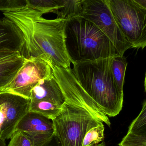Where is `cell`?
I'll return each instance as SVG.
<instances>
[{
  "label": "cell",
  "instance_id": "cell-16",
  "mask_svg": "<svg viewBox=\"0 0 146 146\" xmlns=\"http://www.w3.org/2000/svg\"><path fill=\"white\" fill-rule=\"evenodd\" d=\"M61 106L49 102L31 100L29 111L35 113L52 120L59 114Z\"/></svg>",
  "mask_w": 146,
  "mask_h": 146
},
{
  "label": "cell",
  "instance_id": "cell-21",
  "mask_svg": "<svg viewBox=\"0 0 146 146\" xmlns=\"http://www.w3.org/2000/svg\"><path fill=\"white\" fill-rule=\"evenodd\" d=\"M25 1L0 0V11H6L19 8L24 5Z\"/></svg>",
  "mask_w": 146,
  "mask_h": 146
},
{
  "label": "cell",
  "instance_id": "cell-19",
  "mask_svg": "<svg viewBox=\"0 0 146 146\" xmlns=\"http://www.w3.org/2000/svg\"><path fill=\"white\" fill-rule=\"evenodd\" d=\"M104 124L90 129L85 134L82 146H94L100 143L104 138Z\"/></svg>",
  "mask_w": 146,
  "mask_h": 146
},
{
  "label": "cell",
  "instance_id": "cell-5",
  "mask_svg": "<svg viewBox=\"0 0 146 146\" xmlns=\"http://www.w3.org/2000/svg\"><path fill=\"white\" fill-rule=\"evenodd\" d=\"M111 12L132 48L146 46V9L135 0H107Z\"/></svg>",
  "mask_w": 146,
  "mask_h": 146
},
{
  "label": "cell",
  "instance_id": "cell-8",
  "mask_svg": "<svg viewBox=\"0 0 146 146\" xmlns=\"http://www.w3.org/2000/svg\"><path fill=\"white\" fill-rule=\"evenodd\" d=\"M52 66L36 57L26 58L16 77L0 93H8L30 99L31 92L40 80L53 77Z\"/></svg>",
  "mask_w": 146,
  "mask_h": 146
},
{
  "label": "cell",
  "instance_id": "cell-24",
  "mask_svg": "<svg viewBox=\"0 0 146 146\" xmlns=\"http://www.w3.org/2000/svg\"><path fill=\"white\" fill-rule=\"evenodd\" d=\"M0 146H6L5 141L0 138Z\"/></svg>",
  "mask_w": 146,
  "mask_h": 146
},
{
  "label": "cell",
  "instance_id": "cell-11",
  "mask_svg": "<svg viewBox=\"0 0 146 146\" xmlns=\"http://www.w3.org/2000/svg\"><path fill=\"white\" fill-rule=\"evenodd\" d=\"M24 45L20 30L7 18H0V50L10 49L22 53Z\"/></svg>",
  "mask_w": 146,
  "mask_h": 146
},
{
  "label": "cell",
  "instance_id": "cell-15",
  "mask_svg": "<svg viewBox=\"0 0 146 146\" xmlns=\"http://www.w3.org/2000/svg\"><path fill=\"white\" fill-rule=\"evenodd\" d=\"M60 8L56 13L58 18L69 21L82 17L83 0H60Z\"/></svg>",
  "mask_w": 146,
  "mask_h": 146
},
{
  "label": "cell",
  "instance_id": "cell-18",
  "mask_svg": "<svg viewBox=\"0 0 146 146\" xmlns=\"http://www.w3.org/2000/svg\"><path fill=\"white\" fill-rule=\"evenodd\" d=\"M26 5L39 11L43 14L56 13L60 8V0H25Z\"/></svg>",
  "mask_w": 146,
  "mask_h": 146
},
{
  "label": "cell",
  "instance_id": "cell-20",
  "mask_svg": "<svg viewBox=\"0 0 146 146\" xmlns=\"http://www.w3.org/2000/svg\"><path fill=\"white\" fill-rule=\"evenodd\" d=\"M10 138L8 146H34L31 139L20 131H15Z\"/></svg>",
  "mask_w": 146,
  "mask_h": 146
},
{
  "label": "cell",
  "instance_id": "cell-23",
  "mask_svg": "<svg viewBox=\"0 0 146 146\" xmlns=\"http://www.w3.org/2000/svg\"><path fill=\"white\" fill-rule=\"evenodd\" d=\"M41 146H60V144L59 143L58 141H57L56 137L54 136L53 138L50 141L47 142L46 143H44L43 145ZM94 146H106V143L104 141L102 142L101 143H99L97 145Z\"/></svg>",
  "mask_w": 146,
  "mask_h": 146
},
{
  "label": "cell",
  "instance_id": "cell-17",
  "mask_svg": "<svg viewBox=\"0 0 146 146\" xmlns=\"http://www.w3.org/2000/svg\"><path fill=\"white\" fill-rule=\"evenodd\" d=\"M127 61L123 56L113 58L111 64V71L115 84L119 93H123L125 76L127 66Z\"/></svg>",
  "mask_w": 146,
  "mask_h": 146
},
{
  "label": "cell",
  "instance_id": "cell-7",
  "mask_svg": "<svg viewBox=\"0 0 146 146\" xmlns=\"http://www.w3.org/2000/svg\"><path fill=\"white\" fill-rule=\"evenodd\" d=\"M53 72L65 98V102L80 107L88 111L97 119L111 125L108 117L104 114L97 104L84 91L74 76L71 69H66L54 66Z\"/></svg>",
  "mask_w": 146,
  "mask_h": 146
},
{
  "label": "cell",
  "instance_id": "cell-4",
  "mask_svg": "<svg viewBox=\"0 0 146 146\" xmlns=\"http://www.w3.org/2000/svg\"><path fill=\"white\" fill-rule=\"evenodd\" d=\"M52 121L54 136L60 146H82L86 133L103 124L84 108L65 102L59 114Z\"/></svg>",
  "mask_w": 146,
  "mask_h": 146
},
{
  "label": "cell",
  "instance_id": "cell-3",
  "mask_svg": "<svg viewBox=\"0 0 146 146\" xmlns=\"http://www.w3.org/2000/svg\"><path fill=\"white\" fill-rule=\"evenodd\" d=\"M65 39L66 51L72 64L81 60L121 56L107 36L93 23L82 17L66 21Z\"/></svg>",
  "mask_w": 146,
  "mask_h": 146
},
{
  "label": "cell",
  "instance_id": "cell-1",
  "mask_svg": "<svg viewBox=\"0 0 146 146\" xmlns=\"http://www.w3.org/2000/svg\"><path fill=\"white\" fill-rule=\"evenodd\" d=\"M2 13L5 17L12 21L22 32L24 40V48L27 54L26 58H39L52 66L71 69V63L65 39L67 21L58 18H44L43 13L25 4Z\"/></svg>",
  "mask_w": 146,
  "mask_h": 146
},
{
  "label": "cell",
  "instance_id": "cell-9",
  "mask_svg": "<svg viewBox=\"0 0 146 146\" xmlns=\"http://www.w3.org/2000/svg\"><path fill=\"white\" fill-rule=\"evenodd\" d=\"M30 99L8 93H0V138H11L23 117L29 111Z\"/></svg>",
  "mask_w": 146,
  "mask_h": 146
},
{
  "label": "cell",
  "instance_id": "cell-2",
  "mask_svg": "<svg viewBox=\"0 0 146 146\" xmlns=\"http://www.w3.org/2000/svg\"><path fill=\"white\" fill-rule=\"evenodd\" d=\"M113 58L77 61L72 64L71 69L81 87L109 117L119 113L123 100V94L119 91L111 71Z\"/></svg>",
  "mask_w": 146,
  "mask_h": 146
},
{
  "label": "cell",
  "instance_id": "cell-14",
  "mask_svg": "<svg viewBox=\"0 0 146 146\" xmlns=\"http://www.w3.org/2000/svg\"><path fill=\"white\" fill-rule=\"evenodd\" d=\"M26 60L24 55L20 54L0 61V90L16 77Z\"/></svg>",
  "mask_w": 146,
  "mask_h": 146
},
{
  "label": "cell",
  "instance_id": "cell-10",
  "mask_svg": "<svg viewBox=\"0 0 146 146\" xmlns=\"http://www.w3.org/2000/svg\"><path fill=\"white\" fill-rule=\"evenodd\" d=\"M15 131L23 132L31 139L34 146H42L54 136L52 120L31 111L20 120Z\"/></svg>",
  "mask_w": 146,
  "mask_h": 146
},
{
  "label": "cell",
  "instance_id": "cell-22",
  "mask_svg": "<svg viewBox=\"0 0 146 146\" xmlns=\"http://www.w3.org/2000/svg\"><path fill=\"white\" fill-rule=\"evenodd\" d=\"M20 54H22V53L15 50L10 49L0 50V61Z\"/></svg>",
  "mask_w": 146,
  "mask_h": 146
},
{
  "label": "cell",
  "instance_id": "cell-13",
  "mask_svg": "<svg viewBox=\"0 0 146 146\" xmlns=\"http://www.w3.org/2000/svg\"><path fill=\"white\" fill-rule=\"evenodd\" d=\"M118 146H146V102Z\"/></svg>",
  "mask_w": 146,
  "mask_h": 146
},
{
  "label": "cell",
  "instance_id": "cell-12",
  "mask_svg": "<svg viewBox=\"0 0 146 146\" xmlns=\"http://www.w3.org/2000/svg\"><path fill=\"white\" fill-rule=\"evenodd\" d=\"M30 100L49 102L60 106L65 102L54 77L40 80L32 89Z\"/></svg>",
  "mask_w": 146,
  "mask_h": 146
},
{
  "label": "cell",
  "instance_id": "cell-6",
  "mask_svg": "<svg viewBox=\"0 0 146 146\" xmlns=\"http://www.w3.org/2000/svg\"><path fill=\"white\" fill-rule=\"evenodd\" d=\"M82 17L98 27L109 39L120 56L131 48L119 29L107 0H83Z\"/></svg>",
  "mask_w": 146,
  "mask_h": 146
}]
</instances>
